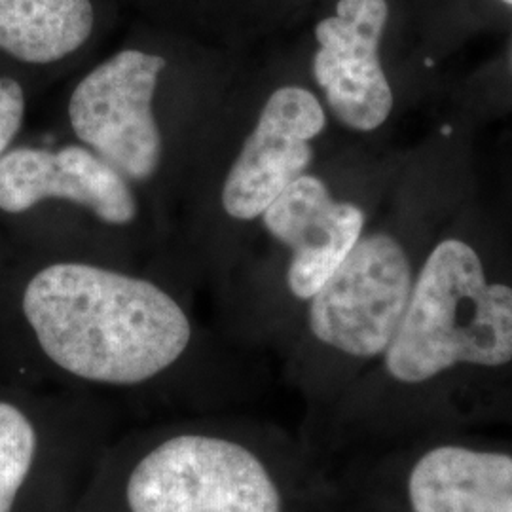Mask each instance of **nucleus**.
I'll return each mask as SVG.
<instances>
[{"mask_svg":"<svg viewBox=\"0 0 512 512\" xmlns=\"http://www.w3.org/2000/svg\"><path fill=\"white\" fill-rule=\"evenodd\" d=\"M497 2H501L503 6H507V8H511L512 10V0H497Z\"/></svg>","mask_w":512,"mask_h":512,"instance_id":"14","label":"nucleus"},{"mask_svg":"<svg viewBox=\"0 0 512 512\" xmlns=\"http://www.w3.org/2000/svg\"><path fill=\"white\" fill-rule=\"evenodd\" d=\"M165 67L162 55L126 48L93 67L69 99L76 139L131 183H147L162 165L154 95Z\"/></svg>","mask_w":512,"mask_h":512,"instance_id":"6","label":"nucleus"},{"mask_svg":"<svg viewBox=\"0 0 512 512\" xmlns=\"http://www.w3.org/2000/svg\"><path fill=\"white\" fill-rule=\"evenodd\" d=\"M260 220L289 249L283 285L298 304L310 302L365 236L363 209L338 202L327 183L311 173L289 184Z\"/></svg>","mask_w":512,"mask_h":512,"instance_id":"9","label":"nucleus"},{"mask_svg":"<svg viewBox=\"0 0 512 512\" xmlns=\"http://www.w3.org/2000/svg\"><path fill=\"white\" fill-rule=\"evenodd\" d=\"M512 361V287L490 283L473 245L446 238L429 253L397 334L384 353L387 374L421 384L456 365Z\"/></svg>","mask_w":512,"mask_h":512,"instance_id":"3","label":"nucleus"},{"mask_svg":"<svg viewBox=\"0 0 512 512\" xmlns=\"http://www.w3.org/2000/svg\"><path fill=\"white\" fill-rule=\"evenodd\" d=\"M19 317L67 391L175 416L239 404V372L213 355L179 294L147 275L50 262L25 281Z\"/></svg>","mask_w":512,"mask_h":512,"instance_id":"1","label":"nucleus"},{"mask_svg":"<svg viewBox=\"0 0 512 512\" xmlns=\"http://www.w3.org/2000/svg\"><path fill=\"white\" fill-rule=\"evenodd\" d=\"M412 287L414 270L403 243L385 232L363 236L306 304L308 336L349 361L384 355Z\"/></svg>","mask_w":512,"mask_h":512,"instance_id":"5","label":"nucleus"},{"mask_svg":"<svg viewBox=\"0 0 512 512\" xmlns=\"http://www.w3.org/2000/svg\"><path fill=\"white\" fill-rule=\"evenodd\" d=\"M116 433V404L103 397L2 393L0 512H80Z\"/></svg>","mask_w":512,"mask_h":512,"instance_id":"4","label":"nucleus"},{"mask_svg":"<svg viewBox=\"0 0 512 512\" xmlns=\"http://www.w3.org/2000/svg\"><path fill=\"white\" fill-rule=\"evenodd\" d=\"M46 200L86 207L109 226H128L139 213L131 181L84 145L8 150L0 158V211L19 215Z\"/></svg>","mask_w":512,"mask_h":512,"instance_id":"10","label":"nucleus"},{"mask_svg":"<svg viewBox=\"0 0 512 512\" xmlns=\"http://www.w3.org/2000/svg\"><path fill=\"white\" fill-rule=\"evenodd\" d=\"M408 492L414 512H512V458L440 446L416 463Z\"/></svg>","mask_w":512,"mask_h":512,"instance_id":"11","label":"nucleus"},{"mask_svg":"<svg viewBox=\"0 0 512 512\" xmlns=\"http://www.w3.org/2000/svg\"><path fill=\"white\" fill-rule=\"evenodd\" d=\"M25 118V92L16 78L0 76V158L8 152Z\"/></svg>","mask_w":512,"mask_h":512,"instance_id":"13","label":"nucleus"},{"mask_svg":"<svg viewBox=\"0 0 512 512\" xmlns=\"http://www.w3.org/2000/svg\"><path fill=\"white\" fill-rule=\"evenodd\" d=\"M509 57H511V71H512V46H511V54H509Z\"/></svg>","mask_w":512,"mask_h":512,"instance_id":"15","label":"nucleus"},{"mask_svg":"<svg viewBox=\"0 0 512 512\" xmlns=\"http://www.w3.org/2000/svg\"><path fill=\"white\" fill-rule=\"evenodd\" d=\"M95 29L92 0H0V52L52 65L78 52Z\"/></svg>","mask_w":512,"mask_h":512,"instance_id":"12","label":"nucleus"},{"mask_svg":"<svg viewBox=\"0 0 512 512\" xmlns=\"http://www.w3.org/2000/svg\"><path fill=\"white\" fill-rule=\"evenodd\" d=\"M327 128V110L304 86H281L268 95L255 126L220 190L224 213L236 222H253L275 198L308 173L311 143Z\"/></svg>","mask_w":512,"mask_h":512,"instance_id":"8","label":"nucleus"},{"mask_svg":"<svg viewBox=\"0 0 512 512\" xmlns=\"http://www.w3.org/2000/svg\"><path fill=\"white\" fill-rule=\"evenodd\" d=\"M389 14L387 0H338L313 31L315 84L336 120L359 133L382 128L393 112L395 97L380 57Z\"/></svg>","mask_w":512,"mask_h":512,"instance_id":"7","label":"nucleus"},{"mask_svg":"<svg viewBox=\"0 0 512 512\" xmlns=\"http://www.w3.org/2000/svg\"><path fill=\"white\" fill-rule=\"evenodd\" d=\"M293 499L274 437L226 410L116 433L80 512H293Z\"/></svg>","mask_w":512,"mask_h":512,"instance_id":"2","label":"nucleus"}]
</instances>
